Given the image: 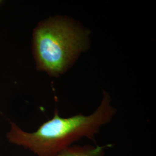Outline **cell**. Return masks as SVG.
<instances>
[{
	"label": "cell",
	"instance_id": "2",
	"mask_svg": "<svg viewBox=\"0 0 156 156\" xmlns=\"http://www.w3.org/2000/svg\"><path fill=\"white\" fill-rule=\"evenodd\" d=\"M32 46L37 69L58 77L89 49V31L68 17H50L34 28Z\"/></svg>",
	"mask_w": 156,
	"mask_h": 156
},
{
	"label": "cell",
	"instance_id": "1",
	"mask_svg": "<svg viewBox=\"0 0 156 156\" xmlns=\"http://www.w3.org/2000/svg\"><path fill=\"white\" fill-rule=\"evenodd\" d=\"M103 93L100 106L89 116L79 113L60 117L56 109L53 117L32 133L9 121L10 128L6 138L10 144L29 150L37 156H56L83 138L94 140L101 127L109 123L116 112L111 105L109 95L105 91Z\"/></svg>",
	"mask_w": 156,
	"mask_h": 156
},
{
	"label": "cell",
	"instance_id": "3",
	"mask_svg": "<svg viewBox=\"0 0 156 156\" xmlns=\"http://www.w3.org/2000/svg\"><path fill=\"white\" fill-rule=\"evenodd\" d=\"M104 147L91 145H73L62 151L56 156H104Z\"/></svg>",
	"mask_w": 156,
	"mask_h": 156
},
{
	"label": "cell",
	"instance_id": "4",
	"mask_svg": "<svg viewBox=\"0 0 156 156\" xmlns=\"http://www.w3.org/2000/svg\"><path fill=\"white\" fill-rule=\"evenodd\" d=\"M2 1H0V4H1V3H2Z\"/></svg>",
	"mask_w": 156,
	"mask_h": 156
}]
</instances>
